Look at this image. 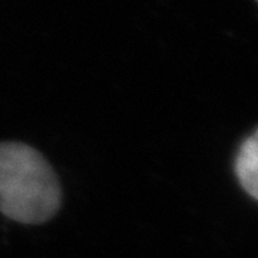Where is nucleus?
<instances>
[{
    "label": "nucleus",
    "mask_w": 258,
    "mask_h": 258,
    "mask_svg": "<svg viewBox=\"0 0 258 258\" xmlns=\"http://www.w3.org/2000/svg\"><path fill=\"white\" fill-rule=\"evenodd\" d=\"M62 204L53 168L37 149L0 142V212L20 224H43Z\"/></svg>",
    "instance_id": "obj_1"
},
{
    "label": "nucleus",
    "mask_w": 258,
    "mask_h": 258,
    "mask_svg": "<svg viewBox=\"0 0 258 258\" xmlns=\"http://www.w3.org/2000/svg\"><path fill=\"white\" fill-rule=\"evenodd\" d=\"M235 174L245 192L258 201V129L241 144L235 158Z\"/></svg>",
    "instance_id": "obj_2"
}]
</instances>
